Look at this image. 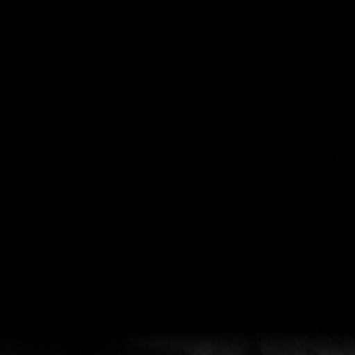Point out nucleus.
I'll return each mask as SVG.
<instances>
[{
    "label": "nucleus",
    "mask_w": 355,
    "mask_h": 355,
    "mask_svg": "<svg viewBox=\"0 0 355 355\" xmlns=\"http://www.w3.org/2000/svg\"><path fill=\"white\" fill-rule=\"evenodd\" d=\"M266 355H355V343H272Z\"/></svg>",
    "instance_id": "1"
}]
</instances>
